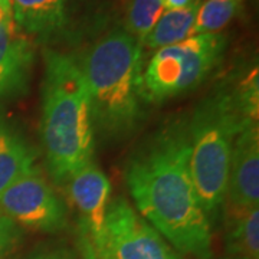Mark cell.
Wrapping results in <instances>:
<instances>
[{
  "label": "cell",
  "mask_w": 259,
  "mask_h": 259,
  "mask_svg": "<svg viewBox=\"0 0 259 259\" xmlns=\"http://www.w3.org/2000/svg\"><path fill=\"white\" fill-rule=\"evenodd\" d=\"M139 214L179 252L212 258L209 223L190 171L187 117L167 121L133 151L124 170Z\"/></svg>",
  "instance_id": "6da1fadb"
},
{
  "label": "cell",
  "mask_w": 259,
  "mask_h": 259,
  "mask_svg": "<svg viewBox=\"0 0 259 259\" xmlns=\"http://www.w3.org/2000/svg\"><path fill=\"white\" fill-rule=\"evenodd\" d=\"M90 93L95 140L120 143L134 136L146 121L143 90V47L117 26L75 54Z\"/></svg>",
  "instance_id": "7a4b0ae2"
},
{
  "label": "cell",
  "mask_w": 259,
  "mask_h": 259,
  "mask_svg": "<svg viewBox=\"0 0 259 259\" xmlns=\"http://www.w3.org/2000/svg\"><path fill=\"white\" fill-rule=\"evenodd\" d=\"M40 137L49 176L65 185L94 161L95 133L90 93L75 54L44 48Z\"/></svg>",
  "instance_id": "3957f363"
},
{
  "label": "cell",
  "mask_w": 259,
  "mask_h": 259,
  "mask_svg": "<svg viewBox=\"0 0 259 259\" xmlns=\"http://www.w3.org/2000/svg\"><path fill=\"white\" fill-rule=\"evenodd\" d=\"M252 120L242 105L235 85L226 83L204 97L196 105L193 114L187 117L190 171L203 212L212 226L226 199L235 139Z\"/></svg>",
  "instance_id": "277c9868"
},
{
  "label": "cell",
  "mask_w": 259,
  "mask_h": 259,
  "mask_svg": "<svg viewBox=\"0 0 259 259\" xmlns=\"http://www.w3.org/2000/svg\"><path fill=\"white\" fill-rule=\"evenodd\" d=\"M226 49L221 33H199L158 49L143 68V90L148 105H157L199 88L216 69Z\"/></svg>",
  "instance_id": "5b68a950"
},
{
  "label": "cell",
  "mask_w": 259,
  "mask_h": 259,
  "mask_svg": "<svg viewBox=\"0 0 259 259\" xmlns=\"http://www.w3.org/2000/svg\"><path fill=\"white\" fill-rule=\"evenodd\" d=\"M76 241L82 259H182L121 196L110 200L101 232Z\"/></svg>",
  "instance_id": "8992f818"
},
{
  "label": "cell",
  "mask_w": 259,
  "mask_h": 259,
  "mask_svg": "<svg viewBox=\"0 0 259 259\" xmlns=\"http://www.w3.org/2000/svg\"><path fill=\"white\" fill-rule=\"evenodd\" d=\"M0 210L22 229L58 233L68 225V207L37 166L0 193Z\"/></svg>",
  "instance_id": "52a82bcc"
},
{
  "label": "cell",
  "mask_w": 259,
  "mask_h": 259,
  "mask_svg": "<svg viewBox=\"0 0 259 259\" xmlns=\"http://www.w3.org/2000/svg\"><path fill=\"white\" fill-rule=\"evenodd\" d=\"M87 0H10L16 28L35 45L71 40L81 32Z\"/></svg>",
  "instance_id": "ba28073f"
},
{
  "label": "cell",
  "mask_w": 259,
  "mask_h": 259,
  "mask_svg": "<svg viewBox=\"0 0 259 259\" xmlns=\"http://www.w3.org/2000/svg\"><path fill=\"white\" fill-rule=\"evenodd\" d=\"M259 206V128L252 120L236 136L232 148L223 209L245 210Z\"/></svg>",
  "instance_id": "9c48e42d"
},
{
  "label": "cell",
  "mask_w": 259,
  "mask_h": 259,
  "mask_svg": "<svg viewBox=\"0 0 259 259\" xmlns=\"http://www.w3.org/2000/svg\"><path fill=\"white\" fill-rule=\"evenodd\" d=\"M71 202L78 212L76 238L100 233L111 200V183L94 161L78 170L66 183Z\"/></svg>",
  "instance_id": "30bf717a"
},
{
  "label": "cell",
  "mask_w": 259,
  "mask_h": 259,
  "mask_svg": "<svg viewBox=\"0 0 259 259\" xmlns=\"http://www.w3.org/2000/svg\"><path fill=\"white\" fill-rule=\"evenodd\" d=\"M36 59V45L6 18L0 25V100L26 95Z\"/></svg>",
  "instance_id": "8fae6325"
},
{
  "label": "cell",
  "mask_w": 259,
  "mask_h": 259,
  "mask_svg": "<svg viewBox=\"0 0 259 259\" xmlns=\"http://www.w3.org/2000/svg\"><path fill=\"white\" fill-rule=\"evenodd\" d=\"M36 160V148L0 107V193L37 166Z\"/></svg>",
  "instance_id": "7c38bea8"
},
{
  "label": "cell",
  "mask_w": 259,
  "mask_h": 259,
  "mask_svg": "<svg viewBox=\"0 0 259 259\" xmlns=\"http://www.w3.org/2000/svg\"><path fill=\"white\" fill-rule=\"evenodd\" d=\"M226 248L236 259L259 258V206L225 210Z\"/></svg>",
  "instance_id": "4fadbf2b"
},
{
  "label": "cell",
  "mask_w": 259,
  "mask_h": 259,
  "mask_svg": "<svg viewBox=\"0 0 259 259\" xmlns=\"http://www.w3.org/2000/svg\"><path fill=\"white\" fill-rule=\"evenodd\" d=\"M200 2L183 9H173L164 12L154 28L150 30L141 47L147 49H163L177 45L187 37L194 35V25Z\"/></svg>",
  "instance_id": "5bb4252c"
},
{
  "label": "cell",
  "mask_w": 259,
  "mask_h": 259,
  "mask_svg": "<svg viewBox=\"0 0 259 259\" xmlns=\"http://www.w3.org/2000/svg\"><path fill=\"white\" fill-rule=\"evenodd\" d=\"M163 13V0H125L121 28L143 44Z\"/></svg>",
  "instance_id": "9a60e30c"
},
{
  "label": "cell",
  "mask_w": 259,
  "mask_h": 259,
  "mask_svg": "<svg viewBox=\"0 0 259 259\" xmlns=\"http://www.w3.org/2000/svg\"><path fill=\"white\" fill-rule=\"evenodd\" d=\"M245 0H207L199 6L194 25V35L218 33L241 9Z\"/></svg>",
  "instance_id": "2e32d148"
},
{
  "label": "cell",
  "mask_w": 259,
  "mask_h": 259,
  "mask_svg": "<svg viewBox=\"0 0 259 259\" xmlns=\"http://www.w3.org/2000/svg\"><path fill=\"white\" fill-rule=\"evenodd\" d=\"M23 242V229L0 210V259H13Z\"/></svg>",
  "instance_id": "e0dca14e"
},
{
  "label": "cell",
  "mask_w": 259,
  "mask_h": 259,
  "mask_svg": "<svg viewBox=\"0 0 259 259\" xmlns=\"http://www.w3.org/2000/svg\"><path fill=\"white\" fill-rule=\"evenodd\" d=\"M25 259H76L72 250L65 246H42L32 250Z\"/></svg>",
  "instance_id": "ac0fdd59"
},
{
  "label": "cell",
  "mask_w": 259,
  "mask_h": 259,
  "mask_svg": "<svg viewBox=\"0 0 259 259\" xmlns=\"http://www.w3.org/2000/svg\"><path fill=\"white\" fill-rule=\"evenodd\" d=\"M200 0H163L164 9L173 10V9H183L187 6H192L194 3H197Z\"/></svg>",
  "instance_id": "d6986e66"
},
{
  "label": "cell",
  "mask_w": 259,
  "mask_h": 259,
  "mask_svg": "<svg viewBox=\"0 0 259 259\" xmlns=\"http://www.w3.org/2000/svg\"><path fill=\"white\" fill-rule=\"evenodd\" d=\"M0 8L6 13V15H12V5L10 0H0Z\"/></svg>",
  "instance_id": "ffe728a7"
},
{
  "label": "cell",
  "mask_w": 259,
  "mask_h": 259,
  "mask_svg": "<svg viewBox=\"0 0 259 259\" xmlns=\"http://www.w3.org/2000/svg\"><path fill=\"white\" fill-rule=\"evenodd\" d=\"M6 18H12V15H6V13L2 10V8H0V25H2V22H3Z\"/></svg>",
  "instance_id": "44dd1931"
}]
</instances>
